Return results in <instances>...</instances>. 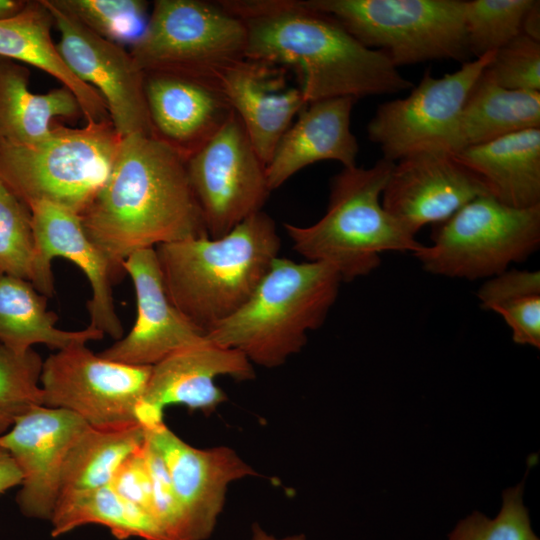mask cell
Here are the masks:
<instances>
[{
    "mask_svg": "<svg viewBox=\"0 0 540 540\" xmlns=\"http://www.w3.org/2000/svg\"><path fill=\"white\" fill-rule=\"evenodd\" d=\"M247 30L246 58L292 68L306 103L358 100L413 87L381 52L359 42L333 16L307 0H224Z\"/></svg>",
    "mask_w": 540,
    "mask_h": 540,
    "instance_id": "1",
    "label": "cell"
},
{
    "mask_svg": "<svg viewBox=\"0 0 540 540\" xmlns=\"http://www.w3.org/2000/svg\"><path fill=\"white\" fill-rule=\"evenodd\" d=\"M186 162L155 135L122 138L107 180L80 215L115 280L137 251L208 236Z\"/></svg>",
    "mask_w": 540,
    "mask_h": 540,
    "instance_id": "2",
    "label": "cell"
},
{
    "mask_svg": "<svg viewBox=\"0 0 540 540\" xmlns=\"http://www.w3.org/2000/svg\"><path fill=\"white\" fill-rule=\"evenodd\" d=\"M281 240L273 219L259 211L219 238H188L155 247L171 303L206 333L254 293Z\"/></svg>",
    "mask_w": 540,
    "mask_h": 540,
    "instance_id": "3",
    "label": "cell"
},
{
    "mask_svg": "<svg viewBox=\"0 0 540 540\" xmlns=\"http://www.w3.org/2000/svg\"><path fill=\"white\" fill-rule=\"evenodd\" d=\"M341 282L326 263L277 257L247 302L206 336L252 364L279 367L302 350L308 331L322 326Z\"/></svg>",
    "mask_w": 540,
    "mask_h": 540,
    "instance_id": "4",
    "label": "cell"
},
{
    "mask_svg": "<svg viewBox=\"0 0 540 540\" xmlns=\"http://www.w3.org/2000/svg\"><path fill=\"white\" fill-rule=\"evenodd\" d=\"M393 164L381 158L369 168H343L331 181L323 217L307 227L284 223L293 249L332 266L346 282L377 269L383 252L420 250L423 244L381 202Z\"/></svg>",
    "mask_w": 540,
    "mask_h": 540,
    "instance_id": "5",
    "label": "cell"
},
{
    "mask_svg": "<svg viewBox=\"0 0 540 540\" xmlns=\"http://www.w3.org/2000/svg\"><path fill=\"white\" fill-rule=\"evenodd\" d=\"M121 140L111 120L80 128L56 121L37 143L0 142V182L27 207L44 201L80 216L107 180Z\"/></svg>",
    "mask_w": 540,
    "mask_h": 540,
    "instance_id": "6",
    "label": "cell"
},
{
    "mask_svg": "<svg viewBox=\"0 0 540 540\" xmlns=\"http://www.w3.org/2000/svg\"><path fill=\"white\" fill-rule=\"evenodd\" d=\"M243 21L200 0H157L130 54L147 73H166L217 85L220 75L246 59Z\"/></svg>",
    "mask_w": 540,
    "mask_h": 540,
    "instance_id": "7",
    "label": "cell"
},
{
    "mask_svg": "<svg viewBox=\"0 0 540 540\" xmlns=\"http://www.w3.org/2000/svg\"><path fill=\"white\" fill-rule=\"evenodd\" d=\"M396 67L434 60L465 62L470 54L464 0H307Z\"/></svg>",
    "mask_w": 540,
    "mask_h": 540,
    "instance_id": "8",
    "label": "cell"
},
{
    "mask_svg": "<svg viewBox=\"0 0 540 540\" xmlns=\"http://www.w3.org/2000/svg\"><path fill=\"white\" fill-rule=\"evenodd\" d=\"M432 244L413 253L424 270L450 278H491L526 260L540 245V204L505 205L479 196L435 225Z\"/></svg>",
    "mask_w": 540,
    "mask_h": 540,
    "instance_id": "9",
    "label": "cell"
},
{
    "mask_svg": "<svg viewBox=\"0 0 540 540\" xmlns=\"http://www.w3.org/2000/svg\"><path fill=\"white\" fill-rule=\"evenodd\" d=\"M494 54L467 60L441 77L427 71L408 96L380 104L367 134L382 158L396 162L421 152H458L464 104Z\"/></svg>",
    "mask_w": 540,
    "mask_h": 540,
    "instance_id": "10",
    "label": "cell"
},
{
    "mask_svg": "<svg viewBox=\"0 0 540 540\" xmlns=\"http://www.w3.org/2000/svg\"><path fill=\"white\" fill-rule=\"evenodd\" d=\"M186 164L211 238L226 235L246 218L262 211L271 192L266 165L234 111Z\"/></svg>",
    "mask_w": 540,
    "mask_h": 540,
    "instance_id": "11",
    "label": "cell"
},
{
    "mask_svg": "<svg viewBox=\"0 0 540 540\" xmlns=\"http://www.w3.org/2000/svg\"><path fill=\"white\" fill-rule=\"evenodd\" d=\"M151 369L112 361L86 344H74L43 360V405L69 410L94 426L137 421Z\"/></svg>",
    "mask_w": 540,
    "mask_h": 540,
    "instance_id": "12",
    "label": "cell"
},
{
    "mask_svg": "<svg viewBox=\"0 0 540 540\" xmlns=\"http://www.w3.org/2000/svg\"><path fill=\"white\" fill-rule=\"evenodd\" d=\"M60 34L56 44L65 64L102 96L109 118L123 138L154 135L144 92V72L130 52L89 30L76 18L44 0Z\"/></svg>",
    "mask_w": 540,
    "mask_h": 540,
    "instance_id": "13",
    "label": "cell"
},
{
    "mask_svg": "<svg viewBox=\"0 0 540 540\" xmlns=\"http://www.w3.org/2000/svg\"><path fill=\"white\" fill-rule=\"evenodd\" d=\"M219 376L246 381L255 377V370L243 353L221 346L207 336L172 352L152 366L136 408V420L145 430L154 428L164 422V408L171 404L210 415L227 400L215 384Z\"/></svg>",
    "mask_w": 540,
    "mask_h": 540,
    "instance_id": "14",
    "label": "cell"
},
{
    "mask_svg": "<svg viewBox=\"0 0 540 540\" xmlns=\"http://www.w3.org/2000/svg\"><path fill=\"white\" fill-rule=\"evenodd\" d=\"M35 236V260L31 283L44 296L55 293L52 260L68 259L85 274L91 287L87 302L88 326L115 340L123 327L115 309L112 283L115 277L108 259L87 236L78 214L49 202L29 206Z\"/></svg>",
    "mask_w": 540,
    "mask_h": 540,
    "instance_id": "15",
    "label": "cell"
},
{
    "mask_svg": "<svg viewBox=\"0 0 540 540\" xmlns=\"http://www.w3.org/2000/svg\"><path fill=\"white\" fill-rule=\"evenodd\" d=\"M87 425L69 410L39 405L16 417L11 429L0 434V447L22 472L16 500L25 516L51 519L67 453Z\"/></svg>",
    "mask_w": 540,
    "mask_h": 540,
    "instance_id": "16",
    "label": "cell"
},
{
    "mask_svg": "<svg viewBox=\"0 0 540 540\" xmlns=\"http://www.w3.org/2000/svg\"><path fill=\"white\" fill-rule=\"evenodd\" d=\"M489 195L453 154L421 152L394 162L382 193L384 209L410 234L449 219L471 200Z\"/></svg>",
    "mask_w": 540,
    "mask_h": 540,
    "instance_id": "17",
    "label": "cell"
},
{
    "mask_svg": "<svg viewBox=\"0 0 540 540\" xmlns=\"http://www.w3.org/2000/svg\"><path fill=\"white\" fill-rule=\"evenodd\" d=\"M145 431L166 464L192 540L207 539L223 509L228 485L259 474L231 448H195L165 422Z\"/></svg>",
    "mask_w": 540,
    "mask_h": 540,
    "instance_id": "18",
    "label": "cell"
},
{
    "mask_svg": "<svg viewBox=\"0 0 540 540\" xmlns=\"http://www.w3.org/2000/svg\"><path fill=\"white\" fill-rule=\"evenodd\" d=\"M135 289L137 315L129 333L99 353L135 366H153L172 352L206 337L169 300L154 248L131 254L123 263Z\"/></svg>",
    "mask_w": 540,
    "mask_h": 540,
    "instance_id": "19",
    "label": "cell"
},
{
    "mask_svg": "<svg viewBox=\"0 0 540 540\" xmlns=\"http://www.w3.org/2000/svg\"><path fill=\"white\" fill-rule=\"evenodd\" d=\"M217 86L267 165L294 117L307 105L301 90L289 85L282 67L247 58L226 69Z\"/></svg>",
    "mask_w": 540,
    "mask_h": 540,
    "instance_id": "20",
    "label": "cell"
},
{
    "mask_svg": "<svg viewBox=\"0 0 540 540\" xmlns=\"http://www.w3.org/2000/svg\"><path fill=\"white\" fill-rule=\"evenodd\" d=\"M144 75V92L154 135L186 160L233 112L217 85L174 74Z\"/></svg>",
    "mask_w": 540,
    "mask_h": 540,
    "instance_id": "21",
    "label": "cell"
},
{
    "mask_svg": "<svg viewBox=\"0 0 540 540\" xmlns=\"http://www.w3.org/2000/svg\"><path fill=\"white\" fill-rule=\"evenodd\" d=\"M356 101L350 97L329 98L310 102L302 109L266 165L270 191L319 161H337L343 168L356 166L359 145L351 130Z\"/></svg>",
    "mask_w": 540,
    "mask_h": 540,
    "instance_id": "22",
    "label": "cell"
},
{
    "mask_svg": "<svg viewBox=\"0 0 540 540\" xmlns=\"http://www.w3.org/2000/svg\"><path fill=\"white\" fill-rule=\"evenodd\" d=\"M453 155L501 203L516 208L540 204V128L467 146Z\"/></svg>",
    "mask_w": 540,
    "mask_h": 540,
    "instance_id": "23",
    "label": "cell"
},
{
    "mask_svg": "<svg viewBox=\"0 0 540 540\" xmlns=\"http://www.w3.org/2000/svg\"><path fill=\"white\" fill-rule=\"evenodd\" d=\"M53 25L44 0L26 1L17 14L0 19V57L32 65L61 82L78 100L86 122L110 120L102 96L62 59L51 36Z\"/></svg>",
    "mask_w": 540,
    "mask_h": 540,
    "instance_id": "24",
    "label": "cell"
},
{
    "mask_svg": "<svg viewBox=\"0 0 540 540\" xmlns=\"http://www.w3.org/2000/svg\"><path fill=\"white\" fill-rule=\"evenodd\" d=\"M30 71L24 65L0 57V142L30 145L49 135L58 119L83 117L74 94L62 86L48 93L29 89Z\"/></svg>",
    "mask_w": 540,
    "mask_h": 540,
    "instance_id": "25",
    "label": "cell"
},
{
    "mask_svg": "<svg viewBox=\"0 0 540 540\" xmlns=\"http://www.w3.org/2000/svg\"><path fill=\"white\" fill-rule=\"evenodd\" d=\"M58 319L47 310V297L31 282L0 271V344L15 352H26L35 344L61 350L104 337L90 326L77 331L59 329Z\"/></svg>",
    "mask_w": 540,
    "mask_h": 540,
    "instance_id": "26",
    "label": "cell"
},
{
    "mask_svg": "<svg viewBox=\"0 0 540 540\" xmlns=\"http://www.w3.org/2000/svg\"><path fill=\"white\" fill-rule=\"evenodd\" d=\"M534 128H540V92L507 89L482 73L462 110L461 149Z\"/></svg>",
    "mask_w": 540,
    "mask_h": 540,
    "instance_id": "27",
    "label": "cell"
},
{
    "mask_svg": "<svg viewBox=\"0 0 540 540\" xmlns=\"http://www.w3.org/2000/svg\"><path fill=\"white\" fill-rule=\"evenodd\" d=\"M146 431L137 421L87 427L70 447L62 470L60 494L110 484L120 465L143 446Z\"/></svg>",
    "mask_w": 540,
    "mask_h": 540,
    "instance_id": "28",
    "label": "cell"
},
{
    "mask_svg": "<svg viewBox=\"0 0 540 540\" xmlns=\"http://www.w3.org/2000/svg\"><path fill=\"white\" fill-rule=\"evenodd\" d=\"M54 537L85 524L107 527L118 539L163 540L151 516L119 496L109 485L59 495L51 516Z\"/></svg>",
    "mask_w": 540,
    "mask_h": 540,
    "instance_id": "29",
    "label": "cell"
},
{
    "mask_svg": "<svg viewBox=\"0 0 540 540\" xmlns=\"http://www.w3.org/2000/svg\"><path fill=\"white\" fill-rule=\"evenodd\" d=\"M485 310L498 313L520 345L540 348V272L506 270L487 279L477 292Z\"/></svg>",
    "mask_w": 540,
    "mask_h": 540,
    "instance_id": "30",
    "label": "cell"
},
{
    "mask_svg": "<svg viewBox=\"0 0 540 540\" xmlns=\"http://www.w3.org/2000/svg\"><path fill=\"white\" fill-rule=\"evenodd\" d=\"M534 0H464L463 24L470 55L497 52L519 34Z\"/></svg>",
    "mask_w": 540,
    "mask_h": 540,
    "instance_id": "31",
    "label": "cell"
},
{
    "mask_svg": "<svg viewBox=\"0 0 540 540\" xmlns=\"http://www.w3.org/2000/svg\"><path fill=\"white\" fill-rule=\"evenodd\" d=\"M92 32L117 44H132L146 26L141 0H51Z\"/></svg>",
    "mask_w": 540,
    "mask_h": 540,
    "instance_id": "32",
    "label": "cell"
},
{
    "mask_svg": "<svg viewBox=\"0 0 540 540\" xmlns=\"http://www.w3.org/2000/svg\"><path fill=\"white\" fill-rule=\"evenodd\" d=\"M35 252L31 211L0 182V271L31 282Z\"/></svg>",
    "mask_w": 540,
    "mask_h": 540,
    "instance_id": "33",
    "label": "cell"
},
{
    "mask_svg": "<svg viewBox=\"0 0 540 540\" xmlns=\"http://www.w3.org/2000/svg\"><path fill=\"white\" fill-rule=\"evenodd\" d=\"M43 360L30 349L15 352L0 344V414L16 417L43 405L40 375Z\"/></svg>",
    "mask_w": 540,
    "mask_h": 540,
    "instance_id": "34",
    "label": "cell"
},
{
    "mask_svg": "<svg viewBox=\"0 0 540 540\" xmlns=\"http://www.w3.org/2000/svg\"><path fill=\"white\" fill-rule=\"evenodd\" d=\"M523 485L521 482L504 491L502 507L495 518L474 511L457 523L448 540H540L523 504Z\"/></svg>",
    "mask_w": 540,
    "mask_h": 540,
    "instance_id": "35",
    "label": "cell"
},
{
    "mask_svg": "<svg viewBox=\"0 0 540 540\" xmlns=\"http://www.w3.org/2000/svg\"><path fill=\"white\" fill-rule=\"evenodd\" d=\"M483 74L507 89L540 92V41L519 34L495 52Z\"/></svg>",
    "mask_w": 540,
    "mask_h": 540,
    "instance_id": "36",
    "label": "cell"
},
{
    "mask_svg": "<svg viewBox=\"0 0 540 540\" xmlns=\"http://www.w3.org/2000/svg\"><path fill=\"white\" fill-rule=\"evenodd\" d=\"M144 453L152 484L153 517L163 540H192L166 464L147 436Z\"/></svg>",
    "mask_w": 540,
    "mask_h": 540,
    "instance_id": "37",
    "label": "cell"
},
{
    "mask_svg": "<svg viewBox=\"0 0 540 540\" xmlns=\"http://www.w3.org/2000/svg\"><path fill=\"white\" fill-rule=\"evenodd\" d=\"M144 445L145 442L142 447L125 459L113 476L109 486L123 499L147 512L154 520L152 484L145 459Z\"/></svg>",
    "mask_w": 540,
    "mask_h": 540,
    "instance_id": "38",
    "label": "cell"
},
{
    "mask_svg": "<svg viewBox=\"0 0 540 540\" xmlns=\"http://www.w3.org/2000/svg\"><path fill=\"white\" fill-rule=\"evenodd\" d=\"M22 472L8 451L0 447V494L21 485Z\"/></svg>",
    "mask_w": 540,
    "mask_h": 540,
    "instance_id": "39",
    "label": "cell"
},
{
    "mask_svg": "<svg viewBox=\"0 0 540 540\" xmlns=\"http://www.w3.org/2000/svg\"><path fill=\"white\" fill-rule=\"evenodd\" d=\"M522 33L536 41H540V1L534 0L525 14Z\"/></svg>",
    "mask_w": 540,
    "mask_h": 540,
    "instance_id": "40",
    "label": "cell"
},
{
    "mask_svg": "<svg viewBox=\"0 0 540 540\" xmlns=\"http://www.w3.org/2000/svg\"><path fill=\"white\" fill-rule=\"evenodd\" d=\"M251 540H306V536L304 534H297L278 539L265 532L258 523H254L252 525Z\"/></svg>",
    "mask_w": 540,
    "mask_h": 540,
    "instance_id": "41",
    "label": "cell"
},
{
    "mask_svg": "<svg viewBox=\"0 0 540 540\" xmlns=\"http://www.w3.org/2000/svg\"><path fill=\"white\" fill-rule=\"evenodd\" d=\"M25 4L23 0H0V19L17 14Z\"/></svg>",
    "mask_w": 540,
    "mask_h": 540,
    "instance_id": "42",
    "label": "cell"
},
{
    "mask_svg": "<svg viewBox=\"0 0 540 540\" xmlns=\"http://www.w3.org/2000/svg\"><path fill=\"white\" fill-rule=\"evenodd\" d=\"M14 422V419L9 417V416H6V415H3V414H0V434H3L6 432V430L12 426Z\"/></svg>",
    "mask_w": 540,
    "mask_h": 540,
    "instance_id": "43",
    "label": "cell"
}]
</instances>
